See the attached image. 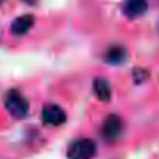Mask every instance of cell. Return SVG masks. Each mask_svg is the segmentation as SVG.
Returning <instances> with one entry per match:
<instances>
[{"mask_svg": "<svg viewBox=\"0 0 159 159\" xmlns=\"http://www.w3.org/2000/svg\"><path fill=\"white\" fill-rule=\"evenodd\" d=\"M42 120L45 125L58 126L66 122V112L58 105H47L42 109Z\"/></svg>", "mask_w": 159, "mask_h": 159, "instance_id": "277c9868", "label": "cell"}, {"mask_svg": "<svg viewBox=\"0 0 159 159\" xmlns=\"http://www.w3.org/2000/svg\"><path fill=\"white\" fill-rule=\"evenodd\" d=\"M5 108L13 117L24 119L28 114L30 105H28V100L19 91H11L5 98Z\"/></svg>", "mask_w": 159, "mask_h": 159, "instance_id": "6da1fadb", "label": "cell"}, {"mask_svg": "<svg viewBox=\"0 0 159 159\" xmlns=\"http://www.w3.org/2000/svg\"><path fill=\"white\" fill-rule=\"evenodd\" d=\"M105 59H106L108 64L119 66V64H122V62L126 59V48H125V47H120V45H114V47H111V48L106 52Z\"/></svg>", "mask_w": 159, "mask_h": 159, "instance_id": "ba28073f", "label": "cell"}, {"mask_svg": "<svg viewBox=\"0 0 159 159\" xmlns=\"http://www.w3.org/2000/svg\"><path fill=\"white\" fill-rule=\"evenodd\" d=\"M2 2H3V0H0V5H2Z\"/></svg>", "mask_w": 159, "mask_h": 159, "instance_id": "9c48e42d", "label": "cell"}, {"mask_svg": "<svg viewBox=\"0 0 159 159\" xmlns=\"http://www.w3.org/2000/svg\"><path fill=\"white\" fill-rule=\"evenodd\" d=\"M33 25H34V17L31 14H25V16L17 17L11 24V31L16 36H24V34H27L33 28Z\"/></svg>", "mask_w": 159, "mask_h": 159, "instance_id": "8992f818", "label": "cell"}, {"mask_svg": "<svg viewBox=\"0 0 159 159\" xmlns=\"http://www.w3.org/2000/svg\"><path fill=\"white\" fill-rule=\"evenodd\" d=\"M148 8L147 0H126L123 5V14L129 19H137L145 14Z\"/></svg>", "mask_w": 159, "mask_h": 159, "instance_id": "5b68a950", "label": "cell"}, {"mask_svg": "<svg viewBox=\"0 0 159 159\" xmlns=\"http://www.w3.org/2000/svg\"><path fill=\"white\" fill-rule=\"evenodd\" d=\"M97 154V145L91 139L75 140L67 151L69 159H92Z\"/></svg>", "mask_w": 159, "mask_h": 159, "instance_id": "7a4b0ae2", "label": "cell"}, {"mask_svg": "<svg viewBox=\"0 0 159 159\" xmlns=\"http://www.w3.org/2000/svg\"><path fill=\"white\" fill-rule=\"evenodd\" d=\"M123 133V122L119 116L112 114L106 117V120L102 125V136L106 142H116Z\"/></svg>", "mask_w": 159, "mask_h": 159, "instance_id": "3957f363", "label": "cell"}, {"mask_svg": "<svg viewBox=\"0 0 159 159\" xmlns=\"http://www.w3.org/2000/svg\"><path fill=\"white\" fill-rule=\"evenodd\" d=\"M94 94L97 95L98 100L108 103L111 100V95H112L109 83L106 81V80H103V78H97L94 81Z\"/></svg>", "mask_w": 159, "mask_h": 159, "instance_id": "52a82bcc", "label": "cell"}]
</instances>
